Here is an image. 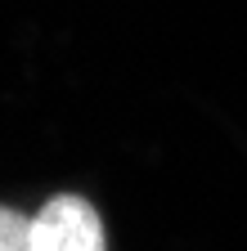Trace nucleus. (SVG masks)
<instances>
[{
	"label": "nucleus",
	"mask_w": 247,
	"mask_h": 251,
	"mask_svg": "<svg viewBox=\"0 0 247 251\" xmlns=\"http://www.w3.org/2000/svg\"><path fill=\"white\" fill-rule=\"evenodd\" d=\"M0 251H36L32 247V220L0 206Z\"/></svg>",
	"instance_id": "obj_2"
},
{
	"label": "nucleus",
	"mask_w": 247,
	"mask_h": 251,
	"mask_svg": "<svg viewBox=\"0 0 247 251\" xmlns=\"http://www.w3.org/2000/svg\"><path fill=\"white\" fill-rule=\"evenodd\" d=\"M32 247L36 251H108L104 220L77 193H54L32 215Z\"/></svg>",
	"instance_id": "obj_1"
}]
</instances>
